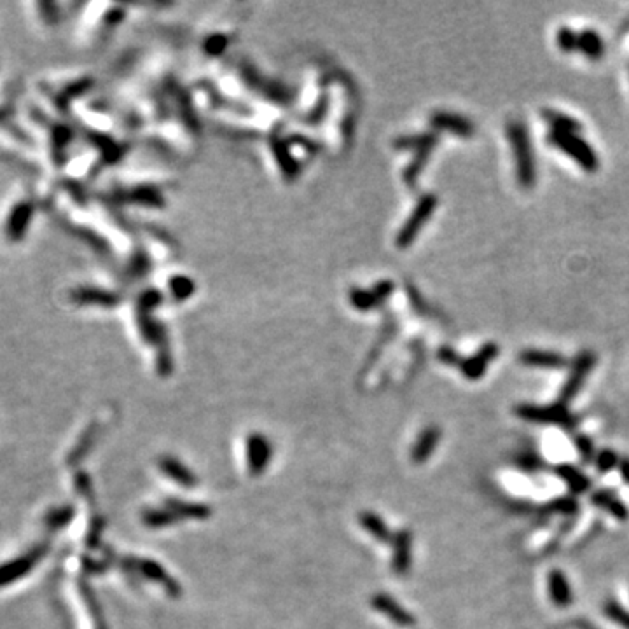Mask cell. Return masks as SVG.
<instances>
[{
    "label": "cell",
    "instance_id": "1",
    "mask_svg": "<svg viewBox=\"0 0 629 629\" xmlns=\"http://www.w3.org/2000/svg\"><path fill=\"white\" fill-rule=\"evenodd\" d=\"M507 136L516 166L517 184L523 189H533L537 182V161L528 128L521 119H512L507 123Z\"/></svg>",
    "mask_w": 629,
    "mask_h": 629
},
{
    "label": "cell",
    "instance_id": "2",
    "mask_svg": "<svg viewBox=\"0 0 629 629\" xmlns=\"http://www.w3.org/2000/svg\"><path fill=\"white\" fill-rule=\"evenodd\" d=\"M514 413L521 419L528 423H537V425H552L566 430V432H575L577 426L581 425V418L566 407L563 402H552L547 406L540 404H517L514 407Z\"/></svg>",
    "mask_w": 629,
    "mask_h": 629
},
{
    "label": "cell",
    "instance_id": "3",
    "mask_svg": "<svg viewBox=\"0 0 629 629\" xmlns=\"http://www.w3.org/2000/svg\"><path fill=\"white\" fill-rule=\"evenodd\" d=\"M547 144H551L558 151L565 152L568 158L574 159L587 173H596L598 168H600V158H598L596 151L587 140L582 139L581 133L549 131Z\"/></svg>",
    "mask_w": 629,
    "mask_h": 629
},
{
    "label": "cell",
    "instance_id": "4",
    "mask_svg": "<svg viewBox=\"0 0 629 629\" xmlns=\"http://www.w3.org/2000/svg\"><path fill=\"white\" fill-rule=\"evenodd\" d=\"M594 365H596V355L591 350H582L575 355L574 360L570 362V367H568L566 381L563 383L561 392H559V402L568 406V402H571L581 394L582 387H584L586 380L593 372Z\"/></svg>",
    "mask_w": 629,
    "mask_h": 629
},
{
    "label": "cell",
    "instance_id": "5",
    "mask_svg": "<svg viewBox=\"0 0 629 629\" xmlns=\"http://www.w3.org/2000/svg\"><path fill=\"white\" fill-rule=\"evenodd\" d=\"M436 207H437L436 194H425V196L418 201L416 208H414V212L411 213L409 220H407L406 226L402 227V231H400L399 235L400 247H407L414 238H416L419 230H421L423 224L430 219V215H432Z\"/></svg>",
    "mask_w": 629,
    "mask_h": 629
},
{
    "label": "cell",
    "instance_id": "6",
    "mask_svg": "<svg viewBox=\"0 0 629 629\" xmlns=\"http://www.w3.org/2000/svg\"><path fill=\"white\" fill-rule=\"evenodd\" d=\"M498 352H500V348H498L497 343H491V341L484 343L481 348L474 353V355H471V357H467L461 360V364H460L461 375L471 381L481 380V377L484 376V372H486L488 365H490L491 362L498 357Z\"/></svg>",
    "mask_w": 629,
    "mask_h": 629
},
{
    "label": "cell",
    "instance_id": "7",
    "mask_svg": "<svg viewBox=\"0 0 629 629\" xmlns=\"http://www.w3.org/2000/svg\"><path fill=\"white\" fill-rule=\"evenodd\" d=\"M520 362L525 367L533 369H547V371H558V369L570 367V362L565 355L551 350H537L526 348L520 353Z\"/></svg>",
    "mask_w": 629,
    "mask_h": 629
},
{
    "label": "cell",
    "instance_id": "8",
    "mask_svg": "<svg viewBox=\"0 0 629 629\" xmlns=\"http://www.w3.org/2000/svg\"><path fill=\"white\" fill-rule=\"evenodd\" d=\"M591 503H593L596 509L605 510L610 514L615 521L619 523H626L629 520V509L626 503L623 502V498L615 493V491L608 490V488H601L591 493Z\"/></svg>",
    "mask_w": 629,
    "mask_h": 629
},
{
    "label": "cell",
    "instance_id": "9",
    "mask_svg": "<svg viewBox=\"0 0 629 629\" xmlns=\"http://www.w3.org/2000/svg\"><path fill=\"white\" fill-rule=\"evenodd\" d=\"M430 124L437 129L458 135L461 139H471L475 133V126L468 117L453 112H436L430 117Z\"/></svg>",
    "mask_w": 629,
    "mask_h": 629
},
{
    "label": "cell",
    "instance_id": "10",
    "mask_svg": "<svg viewBox=\"0 0 629 629\" xmlns=\"http://www.w3.org/2000/svg\"><path fill=\"white\" fill-rule=\"evenodd\" d=\"M547 589L554 607L568 608L571 603H574V591H571L570 582H568L566 575L563 574L561 570H558V568L549 571Z\"/></svg>",
    "mask_w": 629,
    "mask_h": 629
},
{
    "label": "cell",
    "instance_id": "11",
    "mask_svg": "<svg viewBox=\"0 0 629 629\" xmlns=\"http://www.w3.org/2000/svg\"><path fill=\"white\" fill-rule=\"evenodd\" d=\"M554 474L556 478L561 479V481L566 484V488L570 490V493L574 495V497L575 495L587 493V491L591 490V486H593V483H591V479L587 478L584 472L571 463L556 465Z\"/></svg>",
    "mask_w": 629,
    "mask_h": 629
},
{
    "label": "cell",
    "instance_id": "12",
    "mask_svg": "<svg viewBox=\"0 0 629 629\" xmlns=\"http://www.w3.org/2000/svg\"><path fill=\"white\" fill-rule=\"evenodd\" d=\"M441 441V429L439 426H426L421 434L418 436L416 442L413 446V456L414 463H425L426 460L432 456V453L436 451V448L439 446Z\"/></svg>",
    "mask_w": 629,
    "mask_h": 629
},
{
    "label": "cell",
    "instance_id": "13",
    "mask_svg": "<svg viewBox=\"0 0 629 629\" xmlns=\"http://www.w3.org/2000/svg\"><path fill=\"white\" fill-rule=\"evenodd\" d=\"M413 554V537L407 529H402L394 537V570L397 575L407 574Z\"/></svg>",
    "mask_w": 629,
    "mask_h": 629
},
{
    "label": "cell",
    "instance_id": "14",
    "mask_svg": "<svg viewBox=\"0 0 629 629\" xmlns=\"http://www.w3.org/2000/svg\"><path fill=\"white\" fill-rule=\"evenodd\" d=\"M375 607L380 608L388 619H392L395 624H399V626L402 628L414 626V623H416L413 613H409L406 608L400 607L394 598L385 596V594H380V596L375 598Z\"/></svg>",
    "mask_w": 629,
    "mask_h": 629
},
{
    "label": "cell",
    "instance_id": "15",
    "mask_svg": "<svg viewBox=\"0 0 629 629\" xmlns=\"http://www.w3.org/2000/svg\"><path fill=\"white\" fill-rule=\"evenodd\" d=\"M579 51L586 58L598 62L605 55V42L596 30L584 28L582 32H579Z\"/></svg>",
    "mask_w": 629,
    "mask_h": 629
},
{
    "label": "cell",
    "instance_id": "16",
    "mask_svg": "<svg viewBox=\"0 0 629 629\" xmlns=\"http://www.w3.org/2000/svg\"><path fill=\"white\" fill-rule=\"evenodd\" d=\"M542 119L551 126V131H559V133H581L582 131V123L577 121L575 117L566 116V114L558 112V110L552 109H542L540 112Z\"/></svg>",
    "mask_w": 629,
    "mask_h": 629
},
{
    "label": "cell",
    "instance_id": "17",
    "mask_svg": "<svg viewBox=\"0 0 629 629\" xmlns=\"http://www.w3.org/2000/svg\"><path fill=\"white\" fill-rule=\"evenodd\" d=\"M249 451H250V463L254 465L255 471H261L266 463H268L269 456V446L268 441H264L262 437H254L249 442Z\"/></svg>",
    "mask_w": 629,
    "mask_h": 629
},
{
    "label": "cell",
    "instance_id": "18",
    "mask_svg": "<svg viewBox=\"0 0 629 629\" xmlns=\"http://www.w3.org/2000/svg\"><path fill=\"white\" fill-rule=\"evenodd\" d=\"M603 612L612 623L617 624V626H620L623 629H629V610L624 608L619 601L608 598V600L603 603Z\"/></svg>",
    "mask_w": 629,
    "mask_h": 629
},
{
    "label": "cell",
    "instance_id": "19",
    "mask_svg": "<svg viewBox=\"0 0 629 629\" xmlns=\"http://www.w3.org/2000/svg\"><path fill=\"white\" fill-rule=\"evenodd\" d=\"M619 463H620L619 453H615L610 448H605L601 449V451H598L596 458H594V467H596V471L600 472V474H608V472H612L615 467L619 468Z\"/></svg>",
    "mask_w": 629,
    "mask_h": 629
},
{
    "label": "cell",
    "instance_id": "20",
    "mask_svg": "<svg viewBox=\"0 0 629 629\" xmlns=\"http://www.w3.org/2000/svg\"><path fill=\"white\" fill-rule=\"evenodd\" d=\"M574 442H575V448H577L579 456H581L582 463L589 465L594 463V458H596V448H594V442L591 437L584 436V434H574Z\"/></svg>",
    "mask_w": 629,
    "mask_h": 629
},
{
    "label": "cell",
    "instance_id": "21",
    "mask_svg": "<svg viewBox=\"0 0 629 629\" xmlns=\"http://www.w3.org/2000/svg\"><path fill=\"white\" fill-rule=\"evenodd\" d=\"M545 510L551 514H559V516H574L579 510V502L575 497H559L547 503Z\"/></svg>",
    "mask_w": 629,
    "mask_h": 629
},
{
    "label": "cell",
    "instance_id": "22",
    "mask_svg": "<svg viewBox=\"0 0 629 629\" xmlns=\"http://www.w3.org/2000/svg\"><path fill=\"white\" fill-rule=\"evenodd\" d=\"M161 467H163V471H165L166 474L170 475V478L175 479V481H178V483H182V484H193L194 483V479H193V475H190V472L184 467V465L178 463L177 460L165 458V460L161 461Z\"/></svg>",
    "mask_w": 629,
    "mask_h": 629
},
{
    "label": "cell",
    "instance_id": "23",
    "mask_svg": "<svg viewBox=\"0 0 629 629\" xmlns=\"http://www.w3.org/2000/svg\"><path fill=\"white\" fill-rule=\"evenodd\" d=\"M556 44L563 53L579 51V33L574 32L570 26H561L556 32Z\"/></svg>",
    "mask_w": 629,
    "mask_h": 629
},
{
    "label": "cell",
    "instance_id": "24",
    "mask_svg": "<svg viewBox=\"0 0 629 629\" xmlns=\"http://www.w3.org/2000/svg\"><path fill=\"white\" fill-rule=\"evenodd\" d=\"M362 523H364L365 528L369 529V533H372V535H375L377 540H381V542H385V540L390 539V532H388L387 525H385L377 516H372V514H365L364 520H362Z\"/></svg>",
    "mask_w": 629,
    "mask_h": 629
},
{
    "label": "cell",
    "instance_id": "25",
    "mask_svg": "<svg viewBox=\"0 0 629 629\" xmlns=\"http://www.w3.org/2000/svg\"><path fill=\"white\" fill-rule=\"evenodd\" d=\"M516 465L526 472H537L544 467V460L535 453H523L516 458Z\"/></svg>",
    "mask_w": 629,
    "mask_h": 629
},
{
    "label": "cell",
    "instance_id": "26",
    "mask_svg": "<svg viewBox=\"0 0 629 629\" xmlns=\"http://www.w3.org/2000/svg\"><path fill=\"white\" fill-rule=\"evenodd\" d=\"M439 358L442 362H444L446 365H458V367H460L461 360H463V358H460V355L455 352V350L446 348V346L439 350Z\"/></svg>",
    "mask_w": 629,
    "mask_h": 629
},
{
    "label": "cell",
    "instance_id": "27",
    "mask_svg": "<svg viewBox=\"0 0 629 629\" xmlns=\"http://www.w3.org/2000/svg\"><path fill=\"white\" fill-rule=\"evenodd\" d=\"M619 472H620V478H623V481L629 486V456H623V458H620Z\"/></svg>",
    "mask_w": 629,
    "mask_h": 629
},
{
    "label": "cell",
    "instance_id": "28",
    "mask_svg": "<svg viewBox=\"0 0 629 629\" xmlns=\"http://www.w3.org/2000/svg\"><path fill=\"white\" fill-rule=\"evenodd\" d=\"M575 628L577 629H598L593 623H589V620H575Z\"/></svg>",
    "mask_w": 629,
    "mask_h": 629
}]
</instances>
